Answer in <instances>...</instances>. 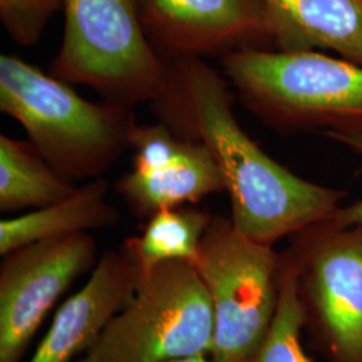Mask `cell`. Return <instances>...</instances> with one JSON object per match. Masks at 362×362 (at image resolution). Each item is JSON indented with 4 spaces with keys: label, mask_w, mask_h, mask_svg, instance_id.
I'll list each match as a JSON object with an SVG mask.
<instances>
[{
    "label": "cell",
    "mask_w": 362,
    "mask_h": 362,
    "mask_svg": "<svg viewBox=\"0 0 362 362\" xmlns=\"http://www.w3.org/2000/svg\"><path fill=\"white\" fill-rule=\"evenodd\" d=\"M167 64L152 112L181 137L207 146L239 233L274 246L334 214L345 192L305 180L267 155L239 125L233 93L215 69L196 57Z\"/></svg>",
    "instance_id": "cell-1"
},
{
    "label": "cell",
    "mask_w": 362,
    "mask_h": 362,
    "mask_svg": "<svg viewBox=\"0 0 362 362\" xmlns=\"http://www.w3.org/2000/svg\"><path fill=\"white\" fill-rule=\"evenodd\" d=\"M0 110L69 180L98 179L129 148L133 106L82 98L70 83L18 55H0Z\"/></svg>",
    "instance_id": "cell-2"
},
{
    "label": "cell",
    "mask_w": 362,
    "mask_h": 362,
    "mask_svg": "<svg viewBox=\"0 0 362 362\" xmlns=\"http://www.w3.org/2000/svg\"><path fill=\"white\" fill-rule=\"evenodd\" d=\"M240 101L276 129H362V66L322 52L246 47L221 58Z\"/></svg>",
    "instance_id": "cell-3"
},
{
    "label": "cell",
    "mask_w": 362,
    "mask_h": 362,
    "mask_svg": "<svg viewBox=\"0 0 362 362\" xmlns=\"http://www.w3.org/2000/svg\"><path fill=\"white\" fill-rule=\"evenodd\" d=\"M65 31L50 74L106 101L136 106L161 91L168 64L146 34L143 0H65Z\"/></svg>",
    "instance_id": "cell-4"
},
{
    "label": "cell",
    "mask_w": 362,
    "mask_h": 362,
    "mask_svg": "<svg viewBox=\"0 0 362 362\" xmlns=\"http://www.w3.org/2000/svg\"><path fill=\"white\" fill-rule=\"evenodd\" d=\"M214 313L194 264L170 260L141 275L117 313L77 362H167L209 354Z\"/></svg>",
    "instance_id": "cell-5"
},
{
    "label": "cell",
    "mask_w": 362,
    "mask_h": 362,
    "mask_svg": "<svg viewBox=\"0 0 362 362\" xmlns=\"http://www.w3.org/2000/svg\"><path fill=\"white\" fill-rule=\"evenodd\" d=\"M194 267L214 313L209 356L220 362L248 361L276 311L282 254L242 235L231 219L214 216Z\"/></svg>",
    "instance_id": "cell-6"
},
{
    "label": "cell",
    "mask_w": 362,
    "mask_h": 362,
    "mask_svg": "<svg viewBox=\"0 0 362 362\" xmlns=\"http://www.w3.org/2000/svg\"><path fill=\"white\" fill-rule=\"evenodd\" d=\"M284 255L315 346L329 362H362V226L318 221L293 235Z\"/></svg>",
    "instance_id": "cell-7"
},
{
    "label": "cell",
    "mask_w": 362,
    "mask_h": 362,
    "mask_svg": "<svg viewBox=\"0 0 362 362\" xmlns=\"http://www.w3.org/2000/svg\"><path fill=\"white\" fill-rule=\"evenodd\" d=\"M90 233L35 242L0 264V362H21L39 326L78 276L97 264Z\"/></svg>",
    "instance_id": "cell-8"
},
{
    "label": "cell",
    "mask_w": 362,
    "mask_h": 362,
    "mask_svg": "<svg viewBox=\"0 0 362 362\" xmlns=\"http://www.w3.org/2000/svg\"><path fill=\"white\" fill-rule=\"evenodd\" d=\"M146 34L172 58L272 46L262 0H143Z\"/></svg>",
    "instance_id": "cell-9"
},
{
    "label": "cell",
    "mask_w": 362,
    "mask_h": 362,
    "mask_svg": "<svg viewBox=\"0 0 362 362\" xmlns=\"http://www.w3.org/2000/svg\"><path fill=\"white\" fill-rule=\"evenodd\" d=\"M140 278V267L125 247L106 251L88 282L55 313L28 362H77L109 321L129 303Z\"/></svg>",
    "instance_id": "cell-10"
},
{
    "label": "cell",
    "mask_w": 362,
    "mask_h": 362,
    "mask_svg": "<svg viewBox=\"0 0 362 362\" xmlns=\"http://www.w3.org/2000/svg\"><path fill=\"white\" fill-rule=\"evenodd\" d=\"M281 52H334L362 66V0H262Z\"/></svg>",
    "instance_id": "cell-11"
},
{
    "label": "cell",
    "mask_w": 362,
    "mask_h": 362,
    "mask_svg": "<svg viewBox=\"0 0 362 362\" xmlns=\"http://www.w3.org/2000/svg\"><path fill=\"white\" fill-rule=\"evenodd\" d=\"M116 191L133 215L148 220L161 209L194 204L208 194L224 192V184L207 146L187 139L180 153L167 164L121 176Z\"/></svg>",
    "instance_id": "cell-12"
},
{
    "label": "cell",
    "mask_w": 362,
    "mask_h": 362,
    "mask_svg": "<svg viewBox=\"0 0 362 362\" xmlns=\"http://www.w3.org/2000/svg\"><path fill=\"white\" fill-rule=\"evenodd\" d=\"M109 184L98 177L59 203L0 221V255L16 248L115 226L118 212L107 202Z\"/></svg>",
    "instance_id": "cell-13"
},
{
    "label": "cell",
    "mask_w": 362,
    "mask_h": 362,
    "mask_svg": "<svg viewBox=\"0 0 362 362\" xmlns=\"http://www.w3.org/2000/svg\"><path fill=\"white\" fill-rule=\"evenodd\" d=\"M30 141L0 136V211L19 212L59 203L77 192Z\"/></svg>",
    "instance_id": "cell-14"
},
{
    "label": "cell",
    "mask_w": 362,
    "mask_h": 362,
    "mask_svg": "<svg viewBox=\"0 0 362 362\" xmlns=\"http://www.w3.org/2000/svg\"><path fill=\"white\" fill-rule=\"evenodd\" d=\"M212 219L211 214L191 206L161 209L148 219L140 236L127 239L122 246L136 259L141 275L170 260L194 264Z\"/></svg>",
    "instance_id": "cell-15"
},
{
    "label": "cell",
    "mask_w": 362,
    "mask_h": 362,
    "mask_svg": "<svg viewBox=\"0 0 362 362\" xmlns=\"http://www.w3.org/2000/svg\"><path fill=\"white\" fill-rule=\"evenodd\" d=\"M305 313L296 274L282 252L281 290L272 326L257 353L247 362H315L303 348Z\"/></svg>",
    "instance_id": "cell-16"
},
{
    "label": "cell",
    "mask_w": 362,
    "mask_h": 362,
    "mask_svg": "<svg viewBox=\"0 0 362 362\" xmlns=\"http://www.w3.org/2000/svg\"><path fill=\"white\" fill-rule=\"evenodd\" d=\"M65 0H0V21L10 38L21 46L37 45Z\"/></svg>",
    "instance_id": "cell-17"
},
{
    "label": "cell",
    "mask_w": 362,
    "mask_h": 362,
    "mask_svg": "<svg viewBox=\"0 0 362 362\" xmlns=\"http://www.w3.org/2000/svg\"><path fill=\"white\" fill-rule=\"evenodd\" d=\"M327 136L338 143L346 145L356 153L362 156V129L330 132L327 133ZM330 219L342 227L362 226V200H358L346 207L337 208L334 214L330 216Z\"/></svg>",
    "instance_id": "cell-18"
},
{
    "label": "cell",
    "mask_w": 362,
    "mask_h": 362,
    "mask_svg": "<svg viewBox=\"0 0 362 362\" xmlns=\"http://www.w3.org/2000/svg\"><path fill=\"white\" fill-rule=\"evenodd\" d=\"M167 362H220L215 358H212L209 354H200V356H194V357H185V358H177Z\"/></svg>",
    "instance_id": "cell-19"
}]
</instances>
